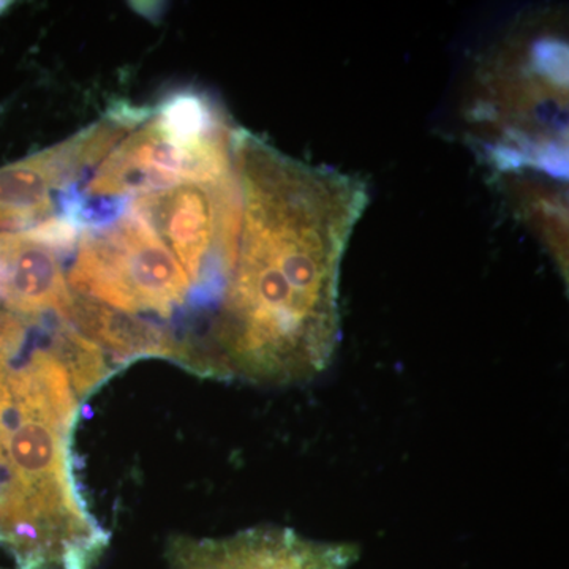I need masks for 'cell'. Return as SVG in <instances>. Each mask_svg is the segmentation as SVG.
Wrapping results in <instances>:
<instances>
[{"label": "cell", "instance_id": "cell-4", "mask_svg": "<svg viewBox=\"0 0 569 569\" xmlns=\"http://www.w3.org/2000/svg\"><path fill=\"white\" fill-rule=\"evenodd\" d=\"M359 548L302 537L284 527H254L227 538L171 539L168 569H348Z\"/></svg>", "mask_w": 569, "mask_h": 569}, {"label": "cell", "instance_id": "cell-2", "mask_svg": "<svg viewBox=\"0 0 569 569\" xmlns=\"http://www.w3.org/2000/svg\"><path fill=\"white\" fill-rule=\"evenodd\" d=\"M0 310V545L17 559L33 511L69 477L82 397L61 337Z\"/></svg>", "mask_w": 569, "mask_h": 569}, {"label": "cell", "instance_id": "cell-1", "mask_svg": "<svg viewBox=\"0 0 569 569\" xmlns=\"http://www.w3.org/2000/svg\"><path fill=\"white\" fill-rule=\"evenodd\" d=\"M246 238L224 302L211 378L313 380L340 340V268L369 206L358 176L312 167L242 134Z\"/></svg>", "mask_w": 569, "mask_h": 569}, {"label": "cell", "instance_id": "cell-3", "mask_svg": "<svg viewBox=\"0 0 569 569\" xmlns=\"http://www.w3.org/2000/svg\"><path fill=\"white\" fill-rule=\"evenodd\" d=\"M523 26L486 56L471 104L473 137L498 173L567 179L568 47Z\"/></svg>", "mask_w": 569, "mask_h": 569}, {"label": "cell", "instance_id": "cell-5", "mask_svg": "<svg viewBox=\"0 0 569 569\" xmlns=\"http://www.w3.org/2000/svg\"><path fill=\"white\" fill-rule=\"evenodd\" d=\"M73 152L69 138L0 170V233L29 230L51 216L56 189L69 174Z\"/></svg>", "mask_w": 569, "mask_h": 569}]
</instances>
